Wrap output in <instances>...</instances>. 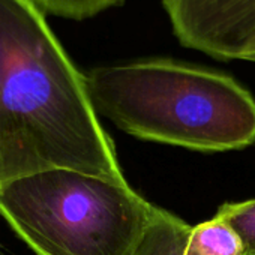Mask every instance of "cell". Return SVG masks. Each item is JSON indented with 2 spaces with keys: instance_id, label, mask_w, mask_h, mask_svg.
Masks as SVG:
<instances>
[{
  "instance_id": "5b68a950",
  "label": "cell",
  "mask_w": 255,
  "mask_h": 255,
  "mask_svg": "<svg viewBox=\"0 0 255 255\" xmlns=\"http://www.w3.org/2000/svg\"><path fill=\"white\" fill-rule=\"evenodd\" d=\"M182 255H246L236 230L219 216L192 227Z\"/></svg>"
},
{
  "instance_id": "6da1fadb",
  "label": "cell",
  "mask_w": 255,
  "mask_h": 255,
  "mask_svg": "<svg viewBox=\"0 0 255 255\" xmlns=\"http://www.w3.org/2000/svg\"><path fill=\"white\" fill-rule=\"evenodd\" d=\"M125 182L114 143L45 14L0 0V185L47 170Z\"/></svg>"
},
{
  "instance_id": "277c9868",
  "label": "cell",
  "mask_w": 255,
  "mask_h": 255,
  "mask_svg": "<svg viewBox=\"0 0 255 255\" xmlns=\"http://www.w3.org/2000/svg\"><path fill=\"white\" fill-rule=\"evenodd\" d=\"M191 228L179 216L155 207L152 221L135 255H182Z\"/></svg>"
},
{
  "instance_id": "7a4b0ae2",
  "label": "cell",
  "mask_w": 255,
  "mask_h": 255,
  "mask_svg": "<svg viewBox=\"0 0 255 255\" xmlns=\"http://www.w3.org/2000/svg\"><path fill=\"white\" fill-rule=\"evenodd\" d=\"M86 84L98 116L137 138L200 152L255 143V99L230 75L149 59L93 68Z\"/></svg>"
},
{
  "instance_id": "52a82bcc",
  "label": "cell",
  "mask_w": 255,
  "mask_h": 255,
  "mask_svg": "<svg viewBox=\"0 0 255 255\" xmlns=\"http://www.w3.org/2000/svg\"><path fill=\"white\" fill-rule=\"evenodd\" d=\"M216 216L228 222L240 236L246 255H255V200L240 203H225Z\"/></svg>"
},
{
  "instance_id": "ba28073f",
  "label": "cell",
  "mask_w": 255,
  "mask_h": 255,
  "mask_svg": "<svg viewBox=\"0 0 255 255\" xmlns=\"http://www.w3.org/2000/svg\"><path fill=\"white\" fill-rule=\"evenodd\" d=\"M242 60H248V62H255V42L251 44V47L245 51Z\"/></svg>"
},
{
  "instance_id": "3957f363",
  "label": "cell",
  "mask_w": 255,
  "mask_h": 255,
  "mask_svg": "<svg viewBox=\"0 0 255 255\" xmlns=\"http://www.w3.org/2000/svg\"><path fill=\"white\" fill-rule=\"evenodd\" d=\"M155 207L126 180L75 170L0 185V216L36 255H135Z\"/></svg>"
},
{
  "instance_id": "8992f818",
  "label": "cell",
  "mask_w": 255,
  "mask_h": 255,
  "mask_svg": "<svg viewBox=\"0 0 255 255\" xmlns=\"http://www.w3.org/2000/svg\"><path fill=\"white\" fill-rule=\"evenodd\" d=\"M44 14L69 20H86L107 9L120 6L125 0H30Z\"/></svg>"
}]
</instances>
